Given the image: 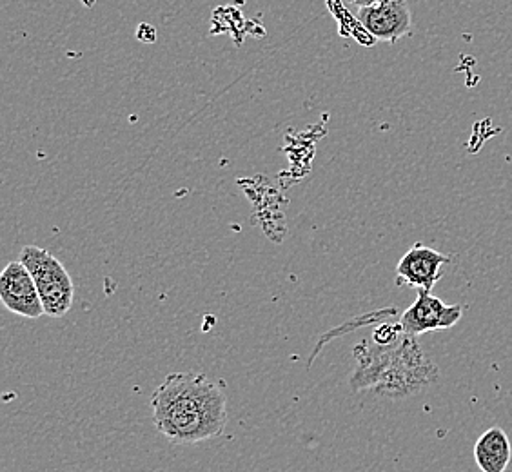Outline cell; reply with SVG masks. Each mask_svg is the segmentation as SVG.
Masks as SVG:
<instances>
[{"label": "cell", "mask_w": 512, "mask_h": 472, "mask_svg": "<svg viewBox=\"0 0 512 472\" xmlns=\"http://www.w3.org/2000/svg\"><path fill=\"white\" fill-rule=\"evenodd\" d=\"M151 409L158 433L169 442H206L226 431V393L206 374H168L153 393Z\"/></svg>", "instance_id": "cell-1"}, {"label": "cell", "mask_w": 512, "mask_h": 472, "mask_svg": "<svg viewBox=\"0 0 512 472\" xmlns=\"http://www.w3.org/2000/svg\"><path fill=\"white\" fill-rule=\"evenodd\" d=\"M19 260L28 267L37 284L46 315L51 318L68 315L75 298V287L59 258L42 247L26 246L22 247Z\"/></svg>", "instance_id": "cell-2"}, {"label": "cell", "mask_w": 512, "mask_h": 472, "mask_svg": "<svg viewBox=\"0 0 512 472\" xmlns=\"http://www.w3.org/2000/svg\"><path fill=\"white\" fill-rule=\"evenodd\" d=\"M463 305L445 304L444 300L418 289V296L400 318V327L407 336H420L433 331L451 329L462 320Z\"/></svg>", "instance_id": "cell-3"}, {"label": "cell", "mask_w": 512, "mask_h": 472, "mask_svg": "<svg viewBox=\"0 0 512 472\" xmlns=\"http://www.w3.org/2000/svg\"><path fill=\"white\" fill-rule=\"evenodd\" d=\"M0 300L8 311L30 320L46 315L37 284L20 260L4 267L0 275Z\"/></svg>", "instance_id": "cell-4"}, {"label": "cell", "mask_w": 512, "mask_h": 472, "mask_svg": "<svg viewBox=\"0 0 512 472\" xmlns=\"http://www.w3.org/2000/svg\"><path fill=\"white\" fill-rule=\"evenodd\" d=\"M449 264H453V256L444 255L424 244H414L396 266V282L400 286L416 287L431 293L444 276V266Z\"/></svg>", "instance_id": "cell-5"}, {"label": "cell", "mask_w": 512, "mask_h": 472, "mask_svg": "<svg viewBox=\"0 0 512 472\" xmlns=\"http://www.w3.org/2000/svg\"><path fill=\"white\" fill-rule=\"evenodd\" d=\"M364 30L382 42H396L413 33V15L407 0H384L358 10Z\"/></svg>", "instance_id": "cell-6"}, {"label": "cell", "mask_w": 512, "mask_h": 472, "mask_svg": "<svg viewBox=\"0 0 512 472\" xmlns=\"http://www.w3.org/2000/svg\"><path fill=\"white\" fill-rule=\"evenodd\" d=\"M511 458V440L502 427L487 429L474 445V460L482 472H505Z\"/></svg>", "instance_id": "cell-7"}, {"label": "cell", "mask_w": 512, "mask_h": 472, "mask_svg": "<svg viewBox=\"0 0 512 472\" xmlns=\"http://www.w3.org/2000/svg\"><path fill=\"white\" fill-rule=\"evenodd\" d=\"M345 2H349L351 6H355V8H365V6H373V4H378V2H384V0H345Z\"/></svg>", "instance_id": "cell-8"}]
</instances>
